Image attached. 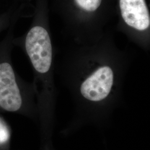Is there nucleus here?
<instances>
[{
    "label": "nucleus",
    "mask_w": 150,
    "mask_h": 150,
    "mask_svg": "<svg viewBox=\"0 0 150 150\" xmlns=\"http://www.w3.org/2000/svg\"><path fill=\"white\" fill-rule=\"evenodd\" d=\"M131 55L106 32L91 42H71L57 70L81 109L99 110L118 102Z\"/></svg>",
    "instance_id": "f257e3e1"
},
{
    "label": "nucleus",
    "mask_w": 150,
    "mask_h": 150,
    "mask_svg": "<svg viewBox=\"0 0 150 150\" xmlns=\"http://www.w3.org/2000/svg\"><path fill=\"white\" fill-rule=\"evenodd\" d=\"M32 23L26 33L13 39L14 46L26 54L32 66L38 115L42 132L50 131L56 98L54 86V47L48 16L40 1Z\"/></svg>",
    "instance_id": "f03ea898"
},
{
    "label": "nucleus",
    "mask_w": 150,
    "mask_h": 150,
    "mask_svg": "<svg viewBox=\"0 0 150 150\" xmlns=\"http://www.w3.org/2000/svg\"><path fill=\"white\" fill-rule=\"evenodd\" d=\"M16 22L11 24L0 42V112L34 117L38 115V109L33 85L17 74L12 63Z\"/></svg>",
    "instance_id": "7ed1b4c3"
},
{
    "label": "nucleus",
    "mask_w": 150,
    "mask_h": 150,
    "mask_svg": "<svg viewBox=\"0 0 150 150\" xmlns=\"http://www.w3.org/2000/svg\"><path fill=\"white\" fill-rule=\"evenodd\" d=\"M119 8L116 29L142 50L149 51L150 14L146 0H119Z\"/></svg>",
    "instance_id": "20e7f679"
},
{
    "label": "nucleus",
    "mask_w": 150,
    "mask_h": 150,
    "mask_svg": "<svg viewBox=\"0 0 150 150\" xmlns=\"http://www.w3.org/2000/svg\"><path fill=\"white\" fill-rule=\"evenodd\" d=\"M22 6L13 2L5 11L0 13V33L8 29L11 24L22 17Z\"/></svg>",
    "instance_id": "39448f33"
},
{
    "label": "nucleus",
    "mask_w": 150,
    "mask_h": 150,
    "mask_svg": "<svg viewBox=\"0 0 150 150\" xmlns=\"http://www.w3.org/2000/svg\"><path fill=\"white\" fill-rule=\"evenodd\" d=\"M11 137V129L0 115V150H9Z\"/></svg>",
    "instance_id": "423d86ee"
},
{
    "label": "nucleus",
    "mask_w": 150,
    "mask_h": 150,
    "mask_svg": "<svg viewBox=\"0 0 150 150\" xmlns=\"http://www.w3.org/2000/svg\"></svg>",
    "instance_id": "0eeeda50"
}]
</instances>
